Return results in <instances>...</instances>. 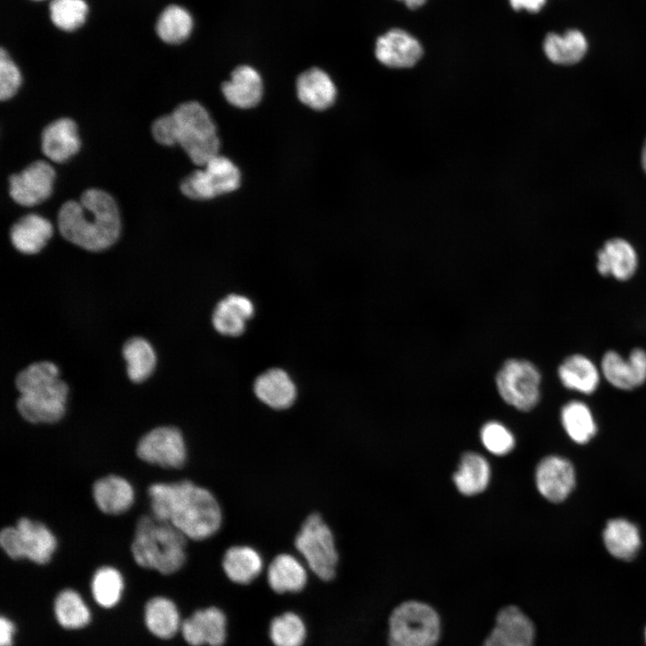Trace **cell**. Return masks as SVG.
<instances>
[{"label": "cell", "mask_w": 646, "mask_h": 646, "mask_svg": "<svg viewBox=\"0 0 646 646\" xmlns=\"http://www.w3.org/2000/svg\"><path fill=\"white\" fill-rule=\"evenodd\" d=\"M148 495L153 516L169 522L187 538H208L222 525V510L214 495L189 480L153 484Z\"/></svg>", "instance_id": "obj_1"}, {"label": "cell", "mask_w": 646, "mask_h": 646, "mask_svg": "<svg viewBox=\"0 0 646 646\" xmlns=\"http://www.w3.org/2000/svg\"><path fill=\"white\" fill-rule=\"evenodd\" d=\"M57 224L66 240L90 251L109 248L121 230L115 200L99 188L86 189L79 201L64 203L58 211Z\"/></svg>", "instance_id": "obj_2"}, {"label": "cell", "mask_w": 646, "mask_h": 646, "mask_svg": "<svg viewBox=\"0 0 646 646\" xmlns=\"http://www.w3.org/2000/svg\"><path fill=\"white\" fill-rule=\"evenodd\" d=\"M152 135L162 145L179 144L199 166L219 154L216 127L208 111L197 101L183 102L170 114L155 119Z\"/></svg>", "instance_id": "obj_3"}, {"label": "cell", "mask_w": 646, "mask_h": 646, "mask_svg": "<svg viewBox=\"0 0 646 646\" xmlns=\"http://www.w3.org/2000/svg\"><path fill=\"white\" fill-rule=\"evenodd\" d=\"M58 375L57 366L48 361L34 362L17 375L16 406L27 422L54 423L64 416L69 388Z\"/></svg>", "instance_id": "obj_4"}, {"label": "cell", "mask_w": 646, "mask_h": 646, "mask_svg": "<svg viewBox=\"0 0 646 646\" xmlns=\"http://www.w3.org/2000/svg\"><path fill=\"white\" fill-rule=\"evenodd\" d=\"M186 548V536L169 522L153 516L137 520L131 552L139 566L174 573L185 563Z\"/></svg>", "instance_id": "obj_5"}, {"label": "cell", "mask_w": 646, "mask_h": 646, "mask_svg": "<svg viewBox=\"0 0 646 646\" xmlns=\"http://www.w3.org/2000/svg\"><path fill=\"white\" fill-rule=\"evenodd\" d=\"M441 633V617L425 602L404 601L389 615L388 646H436Z\"/></svg>", "instance_id": "obj_6"}, {"label": "cell", "mask_w": 646, "mask_h": 646, "mask_svg": "<svg viewBox=\"0 0 646 646\" xmlns=\"http://www.w3.org/2000/svg\"><path fill=\"white\" fill-rule=\"evenodd\" d=\"M542 374L529 360H506L495 375V386L501 398L511 407L528 412L541 397Z\"/></svg>", "instance_id": "obj_7"}, {"label": "cell", "mask_w": 646, "mask_h": 646, "mask_svg": "<svg viewBox=\"0 0 646 646\" xmlns=\"http://www.w3.org/2000/svg\"><path fill=\"white\" fill-rule=\"evenodd\" d=\"M294 546L310 571L322 581L336 575L338 553L334 535L318 513L306 518L295 537Z\"/></svg>", "instance_id": "obj_8"}, {"label": "cell", "mask_w": 646, "mask_h": 646, "mask_svg": "<svg viewBox=\"0 0 646 646\" xmlns=\"http://www.w3.org/2000/svg\"><path fill=\"white\" fill-rule=\"evenodd\" d=\"M0 545L12 559H29L38 564L51 560L57 546L53 532L43 523L22 517L14 527L0 533Z\"/></svg>", "instance_id": "obj_9"}, {"label": "cell", "mask_w": 646, "mask_h": 646, "mask_svg": "<svg viewBox=\"0 0 646 646\" xmlns=\"http://www.w3.org/2000/svg\"><path fill=\"white\" fill-rule=\"evenodd\" d=\"M240 184L238 167L227 157H213L202 170L193 171L180 183V191L190 199L206 200L236 190Z\"/></svg>", "instance_id": "obj_10"}, {"label": "cell", "mask_w": 646, "mask_h": 646, "mask_svg": "<svg viewBox=\"0 0 646 646\" xmlns=\"http://www.w3.org/2000/svg\"><path fill=\"white\" fill-rule=\"evenodd\" d=\"M603 380L612 388L633 391L646 383V349L633 347L626 356L615 349L606 350L599 360Z\"/></svg>", "instance_id": "obj_11"}, {"label": "cell", "mask_w": 646, "mask_h": 646, "mask_svg": "<svg viewBox=\"0 0 646 646\" xmlns=\"http://www.w3.org/2000/svg\"><path fill=\"white\" fill-rule=\"evenodd\" d=\"M136 454L149 464L164 468H180L187 459V445L182 432L173 426H160L138 441Z\"/></svg>", "instance_id": "obj_12"}, {"label": "cell", "mask_w": 646, "mask_h": 646, "mask_svg": "<svg viewBox=\"0 0 646 646\" xmlns=\"http://www.w3.org/2000/svg\"><path fill=\"white\" fill-rule=\"evenodd\" d=\"M639 267V254L624 238H610L596 252L595 270L602 278L626 283L637 275Z\"/></svg>", "instance_id": "obj_13"}, {"label": "cell", "mask_w": 646, "mask_h": 646, "mask_svg": "<svg viewBox=\"0 0 646 646\" xmlns=\"http://www.w3.org/2000/svg\"><path fill=\"white\" fill-rule=\"evenodd\" d=\"M55 179L56 171L48 162L35 161L21 172L10 176V196L22 206L39 205L51 195Z\"/></svg>", "instance_id": "obj_14"}, {"label": "cell", "mask_w": 646, "mask_h": 646, "mask_svg": "<svg viewBox=\"0 0 646 646\" xmlns=\"http://www.w3.org/2000/svg\"><path fill=\"white\" fill-rule=\"evenodd\" d=\"M536 628L532 620L519 607L505 606L481 646H534Z\"/></svg>", "instance_id": "obj_15"}, {"label": "cell", "mask_w": 646, "mask_h": 646, "mask_svg": "<svg viewBox=\"0 0 646 646\" xmlns=\"http://www.w3.org/2000/svg\"><path fill=\"white\" fill-rule=\"evenodd\" d=\"M575 481L572 464L561 456L545 457L535 470L536 487L540 495L551 502L564 501L573 490Z\"/></svg>", "instance_id": "obj_16"}, {"label": "cell", "mask_w": 646, "mask_h": 646, "mask_svg": "<svg viewBox=\"0 0 646 646\" xmlns=\"http://www.w3.org/2000/svg\"><path fill=\"white\" fill-rule=\"evenodd\" d=\"M556 376L567 390L593 395L599 388L602 374L599 365L588 354L576 352L567 354L556 368Z\"/></svg>", "instance_id": "obj_17"}, {"label": "cell", "mask_w": 646, "mask_h": 646, "mask_svg": "<svg viewBox=\"0 0 646 646\" xmlns=\"http://www.w3.org/2000/svg\"><path fill=\"white\" fill-rule=\"evenodd\" d=\"M180 632L191 646H223L227 634L226 616L214 607L197 610L181 623Z\"/></svg>", "instance_id": "obj_18"}, {"label": "cell", "mask_w": 646, "mask_h": 646, "mask_svg": "<svg viewBox=\"0 0 646 646\" xmlns=\"http://www.w3.org/2000/svg\"><path fill=\"white\" fill-rule=\"evenodd\" d=\"M375 56L391 68L414 66L423 56L420 42L406 31L394 28L376 40Z\"/></svg>", "instance_id": "obj_19"}, {"label": "cell", "mask_w": 646, "mask_h": 646, "mask_svg": "<svg viewBox=\"0 0 646 646\" xmlns=\"http://www.w3.org/2000/svg\"><path fill=\"white\" fill-rule=\"evenodd\" d=\"M81 141L75 122L61 118L44 127L41 134L42 153L54 162L68 161L80 149Z\"/></svg>", "instance_id": "obj_20"}, {"label": "cell", "mask_w": 646, "mask_h": 646, "mask_svg": "<svg viewBox=\"0 0 646 646\" xmlns=\"http://www.w3.org/2000/svg\"><path fill=\"white\" fill-rule=\"evenodd\" d=\"M226 100L234 107L249 109L258 104L263 95V83L258 72L252 66H237L229 81L222 85Z\"/></svg>", "instance_id": "obj_21"}, {"label": "cell", "mask_w": 646, "mask_h": 646, "mask_svg": "<svg viewBox=\"0 0 646 646\" xmlns=\"http://www.w3.org/2000/svg\"><path fill=\"white\" fill-rule=\"evenodd\" d=\"M491 477L492 468L487 458L476 451H467L459 459L452 481L459 493L475 496L487 489Z\"/></svg>", "instance_id": "obj_22"}, {"label": "cell", "mask_w": 646, "mask_h": 646, "mask_svg": "<svg viewBox=\"0 0 646 646\" xmlns=\"http://www.w3.org/2000/svg\"><path fill=\"white\" fill-rule=\"evenodd\" d=\"M256 397L273 409H286L295 401L296 387L282 369H270L260 374L254 383Z\"/></svg>", "instance_id": "obj_23"}, {"label": "cell", "mask_w": 646, "mask_h": 646, "mask_svg": "<svg viewBox=\"0 0 646 646\" xmlns=\"http://www.w3.org/2000/svg\"><path fill=\"white\" fill-rule=\"evenodd\" d=\"M92 495L98 508L109 515H118L128 511L135 500L131 484L117 475L98 479L93 484Z\"/></svg>", "instance_id": "obj_24"}, {"label": "cell", "mask_w": 646, "mask_h": 646, "mask_svg": "<svg viewBox=\"0 0 646 646\" xmlns=\"http://www.w3.org/2000/svg\"><path fill=\"white\" fill-rule=\"evenodd\" d=\"M252 301L240 294H229L219 301L213 314V325L224 336H237L243 333L246 322L253 316Z\"/></svg>", "instance_id": "obj_25"}, {"label": "cell", "mask_w": 646, "mask_h": 646, "mask_svg": "<svg viewBox=\"0 0 646 646\" xmlns=\"http://www.w3.org/2000/svg\"><path fill=\"white\" fill-rule=\"evenodd\" d=\"M296 92L301 102L315 110L329 108L336 97V86L329 75L318 67L304 71L297 78Z\"/></svg>", "instance_id": "obj_26"}, {"label": "cell", "mask_w": 646, "mask_h": 646, "mask_svg": "<svg viewBox=\"0 0 646 646\" xmlns=\"http://www.w3.org/2000/svg\"><path fill=\"white\" fill-rule=\"evenodd\" d=\"M52 234L51 223L35 214L21 217L10 230V238L13 247L24 254L39 252Z\"/></svg>", "instance_id": "obj_27"}, {"label": "cell", "mask_w": 646, "mask_h": 646, "mask_svg": "<svg viewBox=\"0 0 646 646\" xmlns=\"http://www.w3.org/2000/svg\"><path fill=\"white\" fill-rule=\"evenodd\" d=\"M269 587L276 593L299 592L305 587L308 580L303 563L290 554L276 555L266 572Z\"/></svg>", "instance_id": "obj_28"}, {"label": "cell", "mask_w": 646, "mask_h": 646, "mask_svg": "<svg viewBox=\"0 0 646 646\" xmlns=\"http://www.w3.org/2000/svg\"><path fill=\"white\" fill-rule=\"evenodd\" d=\"M546 57L557 65H574L580 62L588 51V40L579 30L572 29L563 34L548 33L543 42Z\"/></svg>", "instance_id": "obj_29"}, {"label": "cell", "mask_w": 646, "mask_h": 646, "mask_svg": "<svg viewBox=\"0 0 646 646\" xmlns=\"http://www.w3.org/2000/svg\"><path fill=\"white\" fill-rule=\"evenodd\" d=\"M260 554L251 546H234L226 550L223 569L230 581L237 584L252 582L263 570Z\"/></svg>", "instance_id": "obj_30"}, {"label": "cell", "mask_w": 646, "mask_h": 646, "mask_svg": "<svg viewBox=\"0 0 646 646\" xmlns=\"http://www.w3.org/2000/svg\"><path fill=\"white\" fill-rule=\"evenodd\" d=\"M603 541L608 553L620 560H632L641 546L638 528L625 519L609 520L603 531Z\"/></svg>", "instance_id": "obj_31"}, {"label": "cell", "mask_w": 646, "mask_h": 646, "mask_svg": "<svg viewBox=\"0 0 646 646\" xmlns=\"http://www.w3.org/2000/svg\"><path fill=\"white\" fill-rule=\"evenodd\" d=\"M560 420L567 435L578 444L589 442L597 432L594 415L582 400L567 401L561 408Z\"/></svg>", "instance_id": "obj_32"}, {"label": "cell", "mask_w": 646, "mask_h": 646, "mask_svg": "<svg viewBox=\"0 0 646 646\" xmlns=\"http://www.w3.org/2000/svg\"><path fill=\"white\" fill-rule=\"evenodd\" d=\"M144 619L149 631L161 639L173 637L181 626L177 607L163 597H155L147 602Z\"/></svg>", "instance_id": "obj_33"}, {"label": "cell", "mask_w": 646, "mask_h": 646, "mask_svg": "<svg viewBox=\"0 0 646 646\" xmlns=\"http://www.w3.org/2000/svg\"><path fill=\"white\" fill-rule=\"evenodd\" d=\"M193 24V18L186 8L170 4L160 13L155 30L162 41L179 44L189 37Z\"/></svg>", "instance_id": "obj_34"}, {"label": "cell", "mask_w": 646, "mask_h": 646, "mask_svg": "<svg viewBox=\"0 0 646 646\" xmlns=\"http://www.w3.org/2000/svg\"><path fill=\"white\" fill-rule=\"evenodd\" d=\"M129 379L134 382L145 380L153 371L156 356L150 343L143 337H132L122 349Z\"/></svg>", "instance_id": "obj_35"}, {"label": "cell", "mask_w": 646, "mask_h": 646, "mask_svg": "<svg viewBox=\"0 0 646 646\" xmlns=\"http://www.w3.org/2000/svg\"><path fill=\"white\" fill-rule=\"evenodd\" d=\"M54 610L57 620L66 629L85 626L91 618L90 611L81 596L73 589H64L56 598Z\"/></svg>", "instance_id": "obj_36"}, {"label": "cell", "mask_w": 646, "mask_h": 646, "mask_svg": "<svg viewBox=\"0 0 646 646\" xmlns=\"http://www.w3.org/2000/svg\"><path fill=\"white\" fill-rule=\"evenodd\" d=\"M123 588V577L113 567H100L93 574L92 592L96 602L103 607L115 606L121 598Z\"/></svg>", "instance_id": "obj_37"}, {"label": "cell", "mask_w": 646, "mask_h": 646, "mask_svg": "<svg viewBox=\"0 0 646 646\" xmlns=\"http://www.w3.org/2000/svg\"><path fill=\"white\" fill-rule=\"evenodd\" d=\"M269 637L274 646H302L306 627L298 615L286 612L272 620Z\"/></svg>", "instance_id": "obj_38"}, {"label": "cell", "mask_w": 646, "mask_h": 646, "mask_svg": "<svg viewBox=\"0 0 646 646\" xmlns=\"http://www.w3.org/2000/svg\"><path fill=\"white\" fill-rule=\"evenodd\" d=\"M88 11L84 0H52L49 4L52 22L65 31L79 29L85 22Z\"/></svg>", "instance_id": "obj_39"}, {"label": "cell", "mask_w": 646, "mask_h": 646, "mask_svg": "<svg viewBox=\"0 0 646 646\" xmlns=\"http://www.w3.org/2000/svg\"><path fill=\"white\" fill-rule=\"evenodd\" d=\"M479 438L485 450L497 457L510 454L516 445L513 432L497 420L484 423L480 429Z\"/></svg>", "instance_id": "obj_40"}, {"label": "cell", "mask_w": 646, "mask_h": 646, "mask_svg": "<svg viewBox=\"0 0 646 646\" xmlns=\"http://www.w3.org/2000/svg\"><path fill=\"white\" fill-rule=\"evenodd\" d=\"M22 84V74L9 54L2 48L0 51V99H11Z\"/></svg>", "instance_id": "obj_41"}, {"label": "cell", "mask_w": 646, "mask_h": 646, "mask_svg": "<svg viewBox=\"0 0 646 646\" xmlns=\"http://www.w3.org/2000/svg\"><path fill=\"white\" fill-rule=\"evenodd\" d=\"M15 628L13 624L4 616L0 619V646H12Z\"/></svg>", "instance_id": "obj_42"}, {"label": "cell", "mask_w": 646, "mask_h": 646, "mask_svg": "<svg viewBox=\"0 0 646 646\" xmlns=\"http://www.w3.org/2000/svg\"><path fill=\"white\" fill-rule=\"evenodd\" d=\"M546 0H510L515 11L526 10L529 13H537L545 5Z\"/></svg>", "instance_id": "obj_43"}, {"label": "cell", "mask_w": 646, "mask_h": 646, "mask_svg": "<svg viewBox=\"0 0 646 646\" xmlns=\"http://www.w3.org/2000/svg\"><path fill=\"white\" fill-rule=\"evenodd\" d=\"M403 2L408 8L415 9L422 6L426 0H398Z\"/></svg>", "instance_id": "obj_44"}, {"label": "cell", "mask_w": 646, "mask_h": 646, "mask_svg": "<svg viewBox=\"0 0 646 646\" xmlns=\"http://www.w3.org/2000/svg\"><path fill=\"white\" fill-rule=\"evenodd\" d=\"M642 165L646 173V141H645L642 150Z\"/></svg>", "instance_id": "obj_45"}, {"label": "cell", "mask_w": 646, "mask_h": 646, "mask_svg": "<svg viewBox=\"0 0 646 646\" xmlns=\"http://www.w3.org/2000/svg\"><path fill=\"white\" fill-rule=\"evenodd\" d=\"M644 634H645V642H646V628H645V632H644Z\"/></svg>", "instance_id": "obj_46"}, {"label": "cell", "mask_w": 646, "mask_h": 646, "mask_svg": "<svg viewBox=\"0 0 646 646\" xmlns=\"http://www.w3.org/2000/svg\"><path fill=\"white\" fill-rule=\"evenodd\" d=\"M34 1H41V0H34Z\"/></svg>", "instance_id": "obj_47"}]
</instances>
